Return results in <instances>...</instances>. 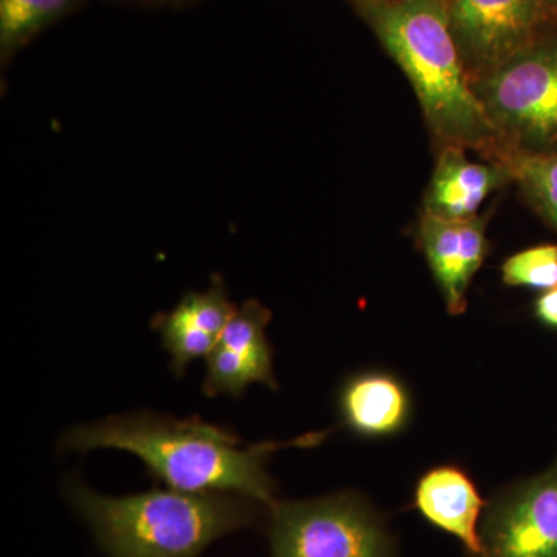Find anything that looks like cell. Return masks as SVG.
Listing matches in <instances>:
<instances>
[{
  "mask_svg": "<svg viewBox=\"0 0 557 557\" xmlns=\"http://www.w3.org/2000/svg\"><path fill=\"white\" fill-rule=\"evenodd\" d=\"M545 3V7L552 11H557V0H542Z\"/></svg>",
  "mask_w": 557,
  "mask_h": 557,
  "instance_id": "d6986e66",
  "label": "cell"
},
{
  "mask_svg": "<svg viewBox=\"0 0 557 557\" xmlns=\"http://www.w3.org/2000/svg\"><path fill=\"white\" fill-rule=\"evenodd\" d=\"M534 313L542 324L557 329V287L547 289L534 304Z\"/></svg>",
  "mask_w": 557,
  "mask_h": 557,
  "instance_id": "e0dca14e",
  "label": "cell"
},
{
  "mask_svg": "<svg viewBox=\"0 0 557 557\" xmlns=\"http://www.w3.org/2000/svg\"><path fill=\"white\" fill-rule=\"evenodd\" d=\"M324 438L325 432H313L295 442L244 445L228 429L199 418L175 420L137 412L70 429L61 448L126 450L172 490L237 494L270 507L276 502V483L267 468L271 454L285 446L309 448Z\"/></svg>",
  "mask_w": 557,
  "mask_h": 557,
  "instance_id": "6da1fadb",
  "label": "cell"
},
{
  "mask_svg": "<svg viewBox=\"0 0 557 557\" xmlns=\"http://www.w3.org/2000/svg\"><path fill=\"white\" fill-rule=\"evenodd\" d=\"M341 420L362 437L394 435L408 423L410 398L395 376L364 372L348 379L341 387Z\"/></svg>",
  "mask_w": 557,
  "mask_h": 557,
  "instance_id": "4fadbf2b",
  "label": "cell"
},
{
  "mask_svg": "<svg viewBox=\"0 0 557 557\" xmlns=\"http://www.w3.org/2000/svg\"><path fill=\"white\" fill-rule=\"evenodd\" d=\"M141 2L152 3V5L182 7L185 3L193 2V0H141Z\"/></svg>",
  "mask_w": 557,
  "mask_h": 557,
  "instance_id": "ac0fdd59",
  "label": "cell"
},
{
  "mask_svg": "<svg viewBox=\"0 0 557 557\" xmlns=\"http://www.w3.org/2000/svg\"><path fill=\"white\" fill-rule=\"evenodd\" d=\"M234 311L228 289L215 276L207 289L188 293L174 309L153 318L152 327L159 332L171 357V369L178 376L190 362L208 357Z\"/></svg>",
  "mask_w": 557,
  "mask_h": 557,
  "instance_id": "30bf717a",
  "label": "cell"
},
{
  "mask_svg": "<svg viewBox=\"0 0 557 557\" xmlns=\"http://www.w3.org/2000/svg\"><path fill=\"white\" fill-rule=\"evenodd\" d=\"M69 500L109 557H200L218 539L258 520L252 498L153 490L110 497L73 483Z\"/></svg>",
  "mask_w": 557,
  "mask_h": 557,
  "instance_id": "3957f363",
  "label": "cell"
},
{
  "mask_svg": "<svg viewBox=\"0 0 557 557\" xmlns=\"http://www.w3.org/2000/svg\"><path fill=\"white\" fill-rule=\"evenodd\" d=\"M270 310L258 300H247L234 311L222 335L205 358L208 397L240 398L251 384L276 388L273 348L267 338Z\"/></svg>",
  "mask_w": 557,
  "mask_h": 557,
  "instance_id": "ba28073f",
  "label": "cell"
},
{
  "mask_svg": "<svg viewBox=\"0 0 557 557\" xmlns=\"http://www.w3.org/2000/svg\"><path fill=\"white\" fill-rule=\"evenodd\" d=\"M87 0H0V61L9 64L40 33Z\"/></svg>",
  "mask_w": 557,
  "mask_h": 557,
  "instance_id": "5bb4252c",
  "label": "cell"
},
{
  "mask_svg": "<svg viewBox=\"0 0 557 557\" xmlns=\"http://www.w3.org/2000/svg\"><path fill=\"white\" fill-rule=\"evenodd\" d=\"M542 0H449V27L469 83L500 67L545 30Z\"/></svg>",
  "mask_w": 557,
  "mask_h": 557,
  "instance_id": "8992f818",
  "label": "cell"
},
{
  "mask_svg": "<svg viewBox=\"0 0 557 557\" xmlns=\"http://www.w3.org/2000/svg\"><path fill=\"white\" fill-rule=\"evenodd\" d=\"M482 557H557V463L487 508Z\"/></svg>",
  "mask_w": 557,
  "mask_h": 557,
  "instance_id": "52a82bcc",
  "label": "cell"
},
{
  "mask_svg": "<svg viewBox=\"0 0 557 557\" xmlns=\"http://www.w3.org/2000/svg\"><path fill=\"white\" fill-rule=\"evenodd\" d=\"M413 504L428 522L457 537L469 555L483 556L479 525L485 502L467 472L457 467L431 469L418 480Z\"/></svg>",
  "mask_w": 557,
  "mask_h": 557,
  "instance_id": "7c38bea8",
  "label": "cell"
},
{
  "mask_svg": "<svg viewBox=\"0 0 557 557\" xmlns=\"http://www.w3.org/2000/svg\"><path fill=\"white\" fill-rule=\"evenodd\" d=\"M269 508L270 557H394L386 528L354 494Z\"/></svg>",
  "mask_w": 557,
  "mask_h": 557,
  "instance_id": "5b68a950",
  "label": "cell"
},
{
  "mask_svg": "<svg viewBox=\"0 0 557 557\" xmlns=\"http://www.w3.org/2000/svg\"><path fill=\"white\" fill-rule=\"evenodd\" d=\"M502 278L509 287L542 293L557 287V245H537L509 256L502 265Z\"/></svg>",
  "mask_w": 557,
  "mask_h": 557,
  "instance_id": "2e32d148",
  "label": "cell"
},
{
  "mask_svg": "<svg viewBox=\"0 0 557 557\" xmlns=\"http://www.w3.org/2000/svg\"><path fill=\"white\" fill-rule=\"evenodd\" d=\"M387 2H403V0H387Z\"/></svg>",
  "mask_w": 557,
  "mask_h": 557,
  "instance_id": "ffe728a7",
  "label": "cell"
},
{
  "mask_svg": "<svg viewBox=\"0 0 557 557\" xmlns=\"http://www.w3.org/2000/svg\"><path fill=\"white\" fill-rule=\"evenodd\" d=\"M528 201L557 230V152L511 153L504 160Z\"/></svg>",
  "mask_w": 557,
  "mask_h": 557,
  "instance_id": "9a60e30c",
  "label": "cell"
},
{
  "mask_svg": "<svg viewBox=\"0 0 557 557\" xmlns=\"http://www.w3.org/2000/svg\"><path fill=\"white\" fill-rule=\"evenodd\" d=\"M408 76L432 135L502 163L504 149L472 90L449 27V0H348Z\"/></svg>",
  "mask_w": 557,
  "mask_h": 557,
  "instance_id": "7a4b0ae2",
  "label": "cell"
},
{
  "mask_svg": "<svg viewBox=\"0 0 557 557\" xmlns=\"http://www.w3.org/2000/svg\"><path fill=\"white\" fill-rule=\"evenodd\" d=\"M511 180L505 164L474 161L467 149L445 146L429 183L423 212L445 220L478 218L483 201Z\"/></svg>",
  "mask_w": 557,
  "mask_h": 557,
  "instance_id": "8fae6325",
  "label": "cell"
},
{
  "mask_svg": "<svg viewBox=\"0 0 557 557\" xmlns=\"http://www.w3.org/2000/svg\"><path fill=\"white\" fill-rule=\"evenodd\" d=\"M504 149L511 153L557 152V30H544L507 62L472 81Z\"/></svg>",
  "mask_w": 557,
  "mask_h": 557,
  "instance_id": "277c9868",
  "label": "cell"
},
{
  "mask_svg": "<svg viewBox=\"0 0 557 557\" xmlns=\"http://www.w3.org/2000/svg\"><path fill=\"white\" fill-rule=\"evenodd\" d=\"M418 244L426 256L446 309L461 314L468 309L472 277L485 262L486 220H445L421 212Z\"/></svg>",
  "mask_w": 557,
  "mask_h": 557,
  "instance_id": "9c48e42d",
  "label": "cell"
}]
</instances>
